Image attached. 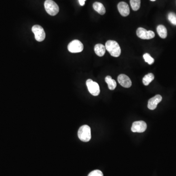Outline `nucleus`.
Here are the masks:
<instances>
[{
  "label": "nucleus",
  "mask_w": 176,
  "mask_h": 176,
  "mask_svg": "<svg viewBox=\"0 0 176 176\" xmlns=\"http://www.w3.org/2000/svg\"><path fill=\"white\" fill-rule=\"evenodd\" d=\"M147 124L143 121H138L133 123L131 130L133 132L143 133L146 130Z\"/></svg>",
  "instance_id": "8"
},
{
  "label": "nucleus",
  "mask_w": 176,
  "mask_h": 176,
  "mask_svg": "<svg viewBox=\"0 0 176 176\" xmlns=\"http://www.w3.org/2000/svg\"><path fill=\"white\" fill-rule=\"evenodd\" d=\"M154 79V75L152 73H149L148 74L145 75L143 78L142 82L145 86H148L151 82Z\"/></svg>",
  "instance_id": "16"
},
{
  "label": "nucleus",
  "mask_w": 176,
  "mask_h": 176,
  "mask_svg": "<svg viewBox=\"0 0 176 176\" xmlns=\"http://www.w3.org/2000/svg\"><path fill=\"white\" fill-rule=\"evenodd\" d=\"M78 136L80 140L83 142H88L91 139V128L87 125H84L79 128Z\"/></svg>",
  "instance_id": "2"
},
{
  "label": "nucleus",
  "mask_w": 176,
  "mask_h": 176,
  "mask_svg": "<svg viewBox=\"0 0 176 176\" xmlns=\"http://www.w3.org/2000/svg\"><path fill=\"white\" fill-rule=\"evenodd\" d=\"M117 80L120 85H121L123 87L128 88L132 86L131 80L130 79V78L125 74H120L117 78Z\"/></svg>",
  "instance_id": "9"
},
{
  "label": "nucleus",
  "mask_w": 176,
  "mask_h": 176,
  "mask_svg": "<svg viewBox=\"0 0 176 176\" xmlns=\"http://www.w3.org/2000/svg\"><path fill=\"white\" fill-rule=\"evenodd\" d=\"M93 8L100 15H104L106 13V9L103 5L99 2H95L93 4Z\"/></svg>",
  "instance_id": "13"
},
{
  "label": "nucleus",
  "mask_w": 176,
  "mask_h": 176,
  "mask_svg": "<svg viewBox=\"0 0 176 176\" xmlns=\"http://www.w3.org/2000/svg\"><path fill=\"white\" fill-rule=\"evenodd\" d=\"M86 1V0H79V3L80 5L83 6V5H85V1Z\"/></svg>",
  "instance_id": "21"
},
{
  "label": "nucleus",
  "mask_w": 176,
  "mask_h": 176,
  "mask_svg": "<svg viewBox=\"0 0 176 176\" xmlns=\"http://www.w3.org/2000/svg\"><path fill=\"white\" fill-rule=\"evenodd\" d=\"M105 81L108 85L109 89L110 90H113L116 89L117 87V83L115 80L112 78L111 76H107L105 77Z\"/></svg>",
  "instance_id": "15"
},
{
  "label": "nucleus",
  "mask_w": 176,
  "mask_h": 176,
  "mask_svg": "<svg viewBox=\"0 0 176 176\" xmlns=\"http://www.w3.org/2000/svg\"><path fill=\"white\" fill-rule=\"evenodd\" d=\"M162 100V96L160 95H157L154 97L150 99L148 101V108L150 110H155L157 107L158 104Z\"/></svg>",
  "instance_id": "10"
},
{
  "label": "nucleus",
  "mask_w": 176,
  "mask_h": 176,
  "mask_svg": "<svg viewBox=\"0 0 176 176\" xmlns=\"http://www.w3.org/2000/svg\"><path fill=\"white\" fill-rule=\"evenodd\" d=\"M88 176H103V174L100 170H95L90 172Z\"/></svg>",
  "instance_id": "20"
},
{
  "label": "nucleus",
  "mask_w": 176,
  "mask_h": 176,
  "mask_svg": "<svg viewBox=\"0 0 176 176\" xmlns=\"http://www.w3.org/2000/svg\"><path fill=\"white\" fill-rule=\"evenodd\" d=\"M131 6L134 11L139 9L140 6V0H130Z\"/></svg>",
  "instance_id": "17"
},
{
  "label": "nucleus",
  "mask_w": 176,
  "mask_h": 176,
  "mask_svg": "<svg viewBox=\"0 0 176 176\" xmlns=\"http://www.w3.org/2000/svg\"><path fill=\"white\" fill-rule=\"evenodd\" d=\"M95 53L99 56L102 57L104 55L106 52V48L103 45L101 44H96L95 47Z\"/></svg>",
  "instance_id": "12"
},
{
  "label": "nucleus",
  "mask_w": 176,
  "mask_h": 176,
  "mask_svg": "<svg viewBox=\"0 0 176 176\" xmlns=\"http://www.w3.org/2000/svg\"><path fill=\"white\" fill-rule=\"evenodd\" d=\"M137 35L138 37L142 39H151L154 38L155 36V34L153 31H147L142 27L138 28Z\"/></svg>",
  "instance_id": "6"
},
{
  "label": "nucleus",
  "mask_w": 176,
  "mask_h": 176,
  "mask_svg": "<svg viewBox=\"0 0 176 176\" xmlns=\"http://www.w3.org/2000/svg\"><path fill=\"white\" fill-rule=\"evenodd\" d=\"M168 19L173 25L176 26V14L175 13H169L168 16Z\"/></svg>",
  "instance_id": "19"
},
{
  "label": "nucleus",
  "mask_w": 176,
  "mask_h": 176,
  "mask_svg": "<svg viewBox=\"0 0 176 176\" xmlns=\"http://www.w3.org/2000/svg\"><path fill=\"white\" fill-rule=\"evenodd\" d=\"M83 45L78 40H74L68 45V49L69 52L72 53L80 52L83 50Z\"/></svg>",
  "instance_id": "5"
},
{
  "label": "nucleus",
  "mask_w": 176,
  "mask_h": 176,
  "mask_svg": "<svg viewBox=\"0 0 176 176\" xmlns=\"http://www.w3.org/2000/svg\"><path fill=\"white\" fill-rule=\"evenodd\" d=\"M44 6L47 13L51 16H55L59 13V6L52 0H46L45 2Z\"/></svg>",
  "instance_id": "3"
},
{
  "label": "nucleus",
  "mask_w": 176,
  "mask_h": 176,
  "mask_svg": "<svg viewBox=\"0 0 176 176\" xmlns=\"http://www.w3.org/2000/svg\"><path fill=\"white\" fill-rule=\"evenodd\" d=\"M144 60L149 65L153 64L154 62V59L151 56L149 53H145L143 56Z\"/></svg>",
  "instance_id": "18"
},
{
  "label": "nucleus",
  "mask_w": 176,
  "mask_h": 176,
  "mask_svg": "<svg viewBox=\"0 0 176 176\" xmlns=\"http://www.w3.org/2000/svg\"><path fill=\"white\" fill-rule=\"evenodd\" d=\"M151 1H155L156 0H150Z\"/></svg>",
  "instance_id": "22"
},
{
  "label": "nucleus",
  "mask_w": 176,
  "mask_h": 176,
  "mask_svg": "<svg viewBox=\"0 0 176 176\" xmlns=\"http://www.w3.org/2000/svg\"><path fill=\"white\" fill-rule=\"evenodd\" d=\"M32 31L34 34L35 38L38 42L44 41L46 37V33L43 28L39 25H35L32 27Z\"/></svg>",
  "instance_id": "4"
},
{
  "label": "nucleus",
  "mask_w": 176,
  "mask_h": 176,
  "mask_svg": "<svg viewBox=\"0 0 176 176\" xmlns=\"http://www.w3.org/2000/svg\"><path fill=\"white\" fill-rule=\"evenodd\" d=\"M118 11L122 16L126 17L130 14V8L128 4L124 2H121L117 5Z\"/></svg>",
  "instance_id": "11"
},
{
  "label": "nucleus",
  "mask_w": 176,
  "mask_h": 176,
  "mask_svg": "<svg viewBox=\"0 0 176 176\" xmlns=\"http://www.w3.org/2000/svg\"><path fill=\"white\" fill-rule=\"evenodd\" d=\"M86 85L89 92L94 96H97L100 92L99 86L98 83L92 81V79H88Z\"/></svg>",
  "instance_id": "7"
},
{
  "label": "nucleus",
  "mask_w": 176,
  "mask_h": 176,
  "mask_svg": "<svg viewBox=\"0 0 176 176\" xmlns=\"http://www.w3.org/2000/svg\"><path fill=\"white\" fill-rule=\"evenodd\" d=\"M156 31H157V32H158L159 36H160L161 38L165 39L167 36V29L163 25L158 26L157 28H156Z\"/></svg>",
  "instance_id": "14"
},
{
  "label": "nucleus",
  "mask_w": 176,
  "mask_h": 176,
  "mask_svg": "<svg viewBox=\"0 0 176 176\" xmlns=\"http://www.w3.org/2000/svg\"><path fill=\"white\" fill-rule=\"evenodd\" d=\"M105 48L112 56L117 57L120 55V47L116 41L109 40L106 43Z\"/></svg>",
  "instance_id": "1"
}]
</instances>
